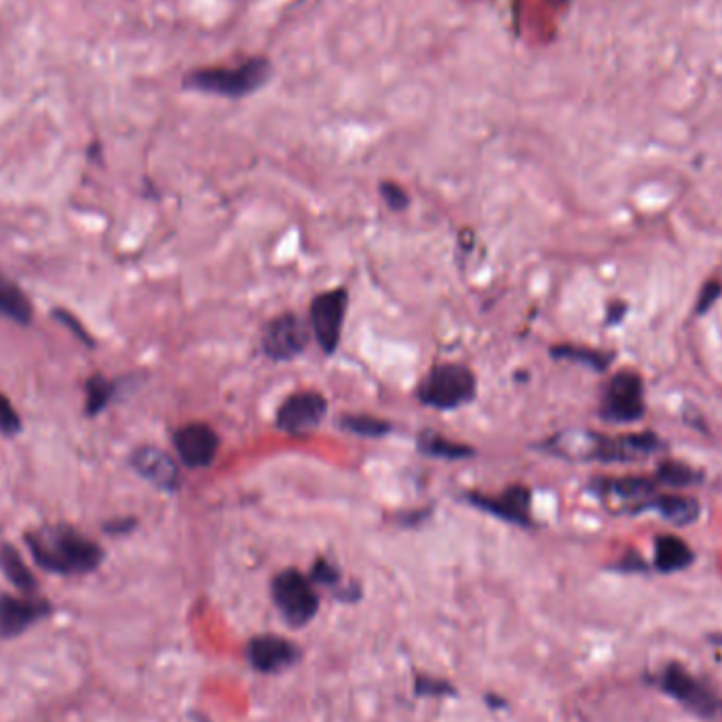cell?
Returning a JSON list of instances; mask_svg holds the SVG:
<instances>
[{
	"label": "cell",
	"instance_id": "4fadbf2b",
	"mask_svg": "<svg viewBox=\"0 0 722 722\" xmlns=\"http://www.w3.org/2000/svg\"><path fill=\"white\" fill-rule=\"evenodd\" d=\"M245 655L254 670L262 674H280L298 664L300 648L284 636L260 634L248 643Z\"/></svg>",
	"mask_w": 722,
	"mask_h": 722
},
{
	"label": "cell",
	"instance_id": "d4e9b609",
	"mask_svg": "<svg viewBox=\"0 0 722 722\" xmlns=\"http://www.w3.org/2000/svg\"><path fill=\"white\" fill-rule=\"evenodd\" d=\"M340 425L347 431L358 434L363 438H381L391 431V423L383 418H376V416H370V414H349V416L340 418Z\"/></svg>",
	"mask_w": 722,
	"mask_h": 722
},
{
	"label": "cell",
	"instance_id": "7c38bea8",
	"mask_svg": "<svg viewBox=\"0 0 722 722\" xmlns=\"http://www.w3.org/2000/svg\"><path fill=\"white\" fill-rule=\"evenodd\" d=\"M47 615H52V604L47 600L0 592V641L24 634Z\"/></svg>",
	"mask_w": 722,
	"mask_h": 722
},
{
	"label": "cell",
	"instance_id": "44dd1931",
	"mask_svg": "<svg viewBox=\"0 0 722 722\" xmlns=\"http://www.w3.org/2000/svg\"><path fill=\"white\" fill-rule=\"evenodd\" d=\"M418 450L427 457L444 459V461H459V459H467V457L475 455V450L471 446L441 438V436L429 431V429L418 436Z\"/></svg>",
	"mask_w": 722,
	"mask_h": 722
},
{
	"label": "cell",
	"instance_id": "9c48e42d",
	"mask_svg": "<svg viewBox=\"0 0 722 722\" xmlns=\"http://www.w3.org/2000/svg\"><path fill=\"white\" fill-rule=\"evenodd\" d=\"M309 344V328L292 313H284L266 324L262 332V351L273 361L298 358Z\"/></svg>",
	"mask_w": 722,
	"mask_h": 722
},
{
	"label": "cell",
	"instance_id": "8fae6325",
	"mask_svg": "<svg viewBox=\"0 0 722 722\" xmlns=\"http://www.w3.org/2000/svg\"><path fill=\"white\" fill-rule=\"evenodd\" d=\"M328 413V402L321 393L317 391H300L294 393L285 400L282 408L277 411V427L292 434V436H303L310 434Z\"/></svg>",
	"mask_w": 722,
	"mask_h": 722
},
{
	"label": "cell",
	"instance_id": "cb8c5ba5",
	"mask_svg": "<svg viewBox=\"0 0 722 722\" xmlns=\"http://www.w3.org/2000/svg\"><path fill=\"white\" fill-rule=\"evenodd\" d=\"M551 355L558 360L577 361L583 365H590L592 370L604 372L611 365V355L595 351V349H588V347H570V344H560L556 349H551Z\"/></svg>",
	"mask_w": 722,
	"mask_h": 722
},
{
	"label": "cell",
	"instance_id": "5b68a950",
	"mask_svg": "<svg viewBox=\"0 0 722 722\" xmlns=\"http://www.w3.org/2000/svg\"><path fill=\"white\" fill-rule=\"evenodd\" d=\"M315 583L296 568L282 570L271 583V593L277 611L292 627H305L319 611V595Z\"/></svg>",
	"mask_w": 722,
	"mask_h": 722
},
{
	"label": "cell",
	"instance_id": "f546056e",
	"mask_svg": "<svg viewBox=\"0 0 722 722\" xmlns=\"http://www.w3.org/2000/svg\"><path fill=\"white\" fill-rule=\"evenodd\" d=\"M722 296V282L719 280H712L708 284L703 285L699 298H697L696 313L697 315H705L708 310L714 307V303L719 300Z\"/></svg>",
	"mask_w": 722,
	"mask_h": 722
},
{
	"label": "cell",
	"instance_id": "603a6c76",
	"mask_svg": "<svg viewBox=\"0 0 722 722\" xmlns=\"http://www.w3.org/2000/svg\"><path fill=\"white\" fill-rule=\"evenodd\" d=\"M114 383H110L102 374H94L85 383V413L89 416L102 413L103 408L114 397Z\"/></svg>",
	"mask_w": 722,
	"mask_h": 722
},
{
	"label": "cell",
	"instance_id": "277c9868",
	"mask_svg": "<svg viewBox=\"0 0 722 722\" xmlns=\"http://www.w3.org/2000/svg\"><path fill=\"white\" fill-rule=\"evenodd\" d=\"M475 395V376L463 363L436 365L418 385V400L436 411H455Z\"/></svg>",
	"mask_w": 722,
	"mask_h": 722
},
{
	"label": "cell",
	"instance_id": "e0dca14e",
	"mask_svg": "<svg viewBox=\"0 0 722 722\" xmlns=\"http://www.w3.org/2000/svg\"><path fill=\"white\" fill-rule=\"evenodd\" d=\"M648 510H655L674 526H691L701 516V505L687 494H655Z\"/></svg>",
	"mask_w": 722,
	"mask_h": 722
},
{
	"label": "cell",
	"instance_id": "6da1fadb",
	"mask_svg": "<svg viewBox=\"0 0 722 722\" xmlns=\"http://www.w3.org/2000/svg\"><path fill=\"white\" fill-rule=\"evenodd\" d=\"M543 450L572 463H638L664 452L666 441L653 431L604 436L586 429H570L547 439Z\"/></svg>",
	"mask_w": 722,
	"mask_h": 722
},
{
	"label": "cell",
	"instance_id": "d6986e66",
	"mask_svg": "<svg viewBox=\"0 0 722 722\" xmlns=\"http://www.w3.org/2000/svg\"><path fill=\"white\" fill-rule=\"evenodd\" d=\"M0 315L20 326L32 321V303L28 300L24 289L0 273Z\"/></svg>",
	"mask_w": 722,
	"mask_h": 722
},
{
	"label": "cell",
	"instance_id": "1f68e13d",
	"mask_svg": "<svg viewBox=\"0 0 722 722\" xmlns=\"http://www.w3.org/2000/svg\"><path fill=\"white\" fill-rule=\"evenodd\" d=\"M135 528V519L133 517H117L103 524V533L108 535H125Z\"/></svg>",
	"mask_w": 722,
	"mask_h": 722
},
{
	"label": "cell",
	"instance_id": "7a4b0ae2",
	"mask_svg": "<svg viewBox=\"0 0 722 722\" xmlns=\"http://www.w3.org/2000/svg\"><path fill=\"white\" fill-rule=\"evenodd\" d=\"M26 545L39 567L62 577L89 575L103 560L98 543L66 524H50L28 533Z\"/></svg>",
	"mask_w": 722,
	"mask_h": 722
},
{
	"label": "cell",
	"instance_id": "30bf717a",
	"mask_svg": "<svg viewBox=\"0 0 722 722\" xmlns=\"http://www.w3.org/2000/svg\"><path fill=\"white\" fill-rule=\"evenodd\" d=\"M657 480L645 475H623V478H593L592 492L606 501L627 503L625 512L641 514L648 512L653 496L657 494Z\"/></svg>",
	"mask_w": 722,
	"mask_h": 722
},
{
	"label": "cell",
	"instance_id": "7402d4cb",
	"mask_svg": "<svg viewBox=\"0 0 722 722\" xmlns=\"http://www.w3.org/2000/svg\"><path fill=\"white\" fill-rule=\"evenodd\" d=\"M655 480L661 486H674V489H687V486H697L703 480V473L691 467V464L680 463V461H666L655 469Z\"/></svg>",
	"mask_w": 722,
	"mask_h": 722
},
{
	"label": "cell",
	"instance_id": "484cf974",
	"mask_svg": "<svg viewBox=\"0 0 722 722\" xmlns=\"http://www.w3.org/2000/svg\"><path fill=\"white\" fill-rule=\"evenodd\" d=\"M22 431V418L7 395L0 393V434L13 438Z\"/></svg>",
	"mask_w": 722,
	"mask_h": 722
},
{
	"label": "cell",
	"instance_id": "836d02e7",
	"mask_svg": "<svg viewBox=\"0 0 722 722\" xmlns=\"http://www.w3.org/2000/svg\"><path fill=\"white\" fill-rule=\"evenodd\" d=\"M712 641H714V643H719V645H722V636H712Z\"/></svg>",
	"mask_w": 722,
	"mask_h": 722
},
{
	"label": "cell",
	"instance_id": "2e32d148",
	"mask_svg": "<svg viewBox=\"0 0 722 722\" xmlns=\"http://www.w3.org/2000/svg\"><path fill=\"white\" fill-rule=\"evenodd\" d=\"M469 501L489 512L492 516L501 517L517 526H530V491L522 484L503 492L501 496H484V494H469Z\"/></svg>",
	"mask_w": 722,
	"mask_h": 722
},
{
	"label": "cell",
	"instance_id": "4dcf8cb0",
	"mask_svg": "<svg viewBox=\"0 0 722 722\" xmlns=\"http://www.w3.org/2000/svg\"><path fill=\"white\" fill-rule=\"evenodd\" d=\"M55 319H59L73 335L77 336L78 340H83L87 347H94V340H91V336L87 335L85 332V328L78 324L77 319L68 313V310H62L57 309L55 310Z\"/></svg>",
	"mask_w": 722,
	"mask_h": 722
},
{
	"label": "cell",
	"instance_id": "5bb4252c",
	"mask_svg": "<svg viewBox=\"0 0 722 722\" xmlns=\"http://www.w3.org/2000/svg\"><path fill=\"white\" fill-rule=\"evenodd\" d=\"M174 446L182 463L193 469H201L214 463L220 439L206 423H190L174 434Z\"/></svg>",
	"mask_w": 722,
	"mask_h": 722
},
{
	"label": "cell",
	"instance_id": "ba28073f",
	"mask_svg": "<svg viewBox=\"0 0 722 722\" xmlns=\"http://www.w3.org/2000/svg\"><path fill=\"white\" fill-rule=\"evenodd\" d=\"M347 303H349L347 289L324 292L310 303L309 317L313 336H315L317 344L321 347V351L328 355H332L340 344Z\"/></svg>",
	"mask_w": 722,
	"mask_h": 722
},
{
	"label": "cell",
	"instance_id": "52a82bcc",
	"mask_svg": "<svg viewBox=\"0 0 722 722\" xmlns=\"http://www.w3.org/2000/svg\"><path fill=\"white\" fill-rule=\"evenodd\" d=\"M645 383L636 372L615 374L604 389L600 416L609 423L630 425L645 416Z\"/></svg>",
	"mask_w": 722,
	"mask_h": 722
},
{
	"label": "cell",
	"instance_id": "3957f363",
	"mask_svg": "<svg viewBox=\"0 0 722 722\" xmlns=\"http://www.w3.org/2000/svg\"><path fill=\"white\" fill-rule=\"evenodd\" d=\"M273 77V64L264 55L250 57L234 68H197L182 78L184 89L220 98H245L262 89Z\"/></svg>",
	"mask_w": 722,
	"mask_h": 722
},
{
	"label": "cell",
	"instance_id": "ffe728a7",
	"mask_svg": "<svg viewBox=\"0 0 722 722\" xmlns=\"http://www.w3.org/2000/svg\"><path fill=\"white\" fill-rule=\"evenodd\" d=\"M0 570L4 572V577L24 593H34L39 583L36 577L32 575V570L26 567L24 558L20 556V551L11 545H2L0 547Z\"/></svg>",
	"mask_w": 722,
	"mask_h": 722
},
{
	"label": "cell",
	"instance_id": "f1b7e54d",
	"mask_svg": "<svg viewBox=\"0 0 722 722\" xmlns=\"http://www.w3.org/2000/svg\"><path fill=\"white\" fill-rule=\"evenodd\" d=\"M381 195H383L385 204H387L391 209H395V211L406 209L408 204H411L408 193H406L400 184H395V182H383V184H381Z\"/></svg>",
	"mask_w": 722,
	"mask_h": 722
},
{
	"label": "cell",
	"instance_id": "e575fe53",
	"mask_svg": "<svg viewBox=\"0 0 722 722\" xmlns=\"http://www.w3.org/2000/svg\"><path fill=\"white\" fill-rule=\"evenodd\" d=\"M549 2H554V4H565L568 0H549Z\"/></svg>",
	"mask_w": 722,
	"mask_h": 722
},
{
	"label": "cell",
	"instance_id": "d6a6232c",
	"mask_svg": "<svg viewBox=\"0 0 722 722\" xmlns=\"http://www.w3.org/2000/svg\"><path fill=\"white\" fill-rule=\"evenodd\" d=\"M620 570H625V572H632V570H645V562L634 556V554H627L623 560H621Z\"/></svg>",
	"mask_w": 722,
	"mask_h": 722
},
{
	"label": "cell",
	"instance_id": "ac0fdd59",
	"mask_svg": "<svg viewBox=\"0 0 722 722\" xmlns=\"http://www.w3.org/2000/svg\"><path fill=\"white\" fill-rule=\"evenodd\" d=\"M696 551L678 535H659L655 542V568L664 575L691 567Z\"/></svg>",
	"mask_w": 722,
	"mask_h": 722
},
{
	"label": "cell",
	"instance_id": "4316f807",
	"mask_svg": "<svg viewBox=\"0 0 722 722\" xmlns=\"http://www.w3.org/2000/svg\"><path fill=\"white\" fill-rule=\"evenodd\" d=\"M310 581L317 586H328V588H336L340 583V570L328 562V560H317L309 575Z\"/></svg>",
	"mask_w": 722,
	"mask_h": 722
},
{
	"label": "cell",
	"instance_id": "9a60e30c",
	"mask_svg": "<svg viewBox=\"0 0 722 722\" xmlns=\"http://www.w3.org/2000/svg\"><path fill=\"white\" fill-rule=\"evenodd\" d=\"M130 463L140 478L161 491L174 492L180 486L178 464L161 448L140 446L131 452Z\"/></svg>",
	"mask_w": 722,
	"mask_h": 722
},
{
	"label": "cell",
	"instance_id": "8992f818",
	"mask_svg": "<svg viewBox=\"0 0 722 722\" xmlns=\"http://www.w3.org/2000/svg\"><path fill=\"white\" fill-rule=\"evenodd\" d=\"M657 687L701 719L714 721L722 716V697L678 664H670L661 670Z\"/></svg>",
	"mask_w": 722,
	"mask_h": 722
},
{
	"label": "cell",
	"instance_id": "83f0119b",
	"mask_svg": "<svg viewBox=\"0 0 722 722\" xmlns=\"http://www.w3.org/2000/svg\"><path fill=\"white\" fill-rule=\"evenodd\" d=\"M414 689L418 696H452L455 693V689L446 680H438L431 676H416Z\"/></svg>",
	"mask_w": 722,
	"mask_h": 722
}]
</instances>
